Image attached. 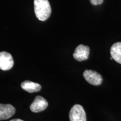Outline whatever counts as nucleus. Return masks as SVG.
<instances>
[{
  "label": "nucleus",
  "instance_id": "f257e3e1",
  "mask_svg": "<svg viewBox=\"0 0 121 121\" xmlns=\"http://www.w3.org/2000/svg\"><path fill=\"white\" fill-rule=\"evenodd\" d=\"M34 12L40 21H45L51 14V7L48 0H34Z\"/></svg>",
  "mask_w": 121,
  "mask_h": 121
},
{
  "label": "nucleus",
  "instance_id": "f03ea898",
  "mask_svg": "<svg viewBox=\"0 0 121 121\" xmlns=\"http://www.w3.org/2000/svg\"><path fill=\"white\" fill-rule=\"evenodd\" d=\"M70 121H86V116L83 107L75 104L71 109L69 114Z\"/></svg>",
  "mask_w": 121,
  "mask_h": 121
},
{
  "label": "nucleus",
  "instance_id": "7ed1b4c3",
  "mask_svg": "<svg viewBox=\"0 0 121 121\" xmlns=\"http://www.w3.org/2000/svg\"><path fill=\"white\" fill-rule=\"evenodd\" d=\"M83 76L86 81L93 85H100L103 82L102 76L95 71L89 69L85 71Z\"/></svg>",
  "mask_w": 121,
  "mask_h": 121
},
{
  "label": "nucleus",
  "instance_id": "20e7f679",
  "mask_svg": "<svg viewBox=\"0 0 121 121\" xmlns=\"http://www.w3.org/2000/svg\"><path fill=\"white\" fill-rule=\"evenodd\" d=\"M90 48L87 45L80 44L77 47L73 54V58L78 61H83L88 59Z\"/></svg>",
  "mask_w": 121,
  "mask_h": 121
},
{
  "label": "nucleus",
  "instance_id": "39448f33",
  "mask_svg": "<svg viewBox=\"0 0 121 121\" xmlns=\"http://www.w3.org/2000/svg\"><path fill=\"white\" fill-rule=\"evenodd\" d=\"M13 58L8 52H0V69L7 71L12 69L13 66Z\"/></svg>",
  "mask_w": 121,
  "mask_h": 121
},
{
  "label": "nucleus",
  "instance_id": "423d86ee",
  "mask_svg": "<svg viewBox=\"0 0 121 121\" xmlns=\"http://www.w3.org/2000/svg\"><path fill=\"white\" fill-rule=\"evenodd\" d=\"M48 103L44 98L40 96H37L30 105L31 111L34 113H38L43 111L47 108Z\"/></svg>",
  "mask_w": 121,
  "mask_h": 121
},
{
  "label": "nucleus",
  "instance_id": "0eeeda50",
  "mask_svg": "<svg viewBox=\"0 0 121 121\" xmlns=\"http://www.w3.org/2000/svg\"><path fill=\"white\" fill-rule=\"evenodd\" d=\"M16 109L11 104H0V121L7 119L15 114Z\"/></svg>",
  "mask_w": 121,
  "mask_h": 121
},
{
  "label": "nucleus",
  "instance_id": "6e6552de",
  "mask_svg": "<svg viewBox=\"0 0 121 121\" xmlns=\"http://www.w3.org/2000/svg\"><path fill=\"white\" fill-rule=\"evenodd\" d=\"M21 87L23 90L30 93L39 91L41 90L42 88L40 84L33 82L32 81H28V80L22 82L21 84Z\"/></svg>",
  "mask_w": 121,
  "mask_h": 121
},
{
  "label": "nucleus",
  "instance_id": "1a4fd4ad",
  "mask_svg": "<svg viewBox=\"0 0 121 121\" xmlns=\"http://www.w3.org/2000/svg\"><path fill=\"white\" fill-rule=\"evenodd\" d=\"M110 54L113 60L121 64V42H117L112 45L110 48Z\"/></svg>",
  "mask_w": 121,
  "mask_h": 121
},
{
  "label": "nucleus",
  "instance_id": "9d476101",
  "mask_svg": "<svg viewBox=\"0 0 121 121\" xmlns=\"http://www.w3.org/2000/svg\"><path fill=\"white\" fill-rule=\"evenodd\" d=\"M90 1L93 5H98L102 4L103 2V0H90Z\"/></svg>",
  "mask_w": 121,
  "mask_h": 121
},
{
  "label": "nucleus",
  "instance_id": "9b49d317",
  "mask_svg": "<svg viewBox=\"0 0 121 121\" xmlns=\"http://www.w3.org/2000/svg\"><path fill=\"white\" fill-rule=\"evenodd\" d=\"M10 121H22L20 119H13V120H11Z\"/></svg>",
  "mask_w": 121,
  "mask_h": 121
}]
</instances>
